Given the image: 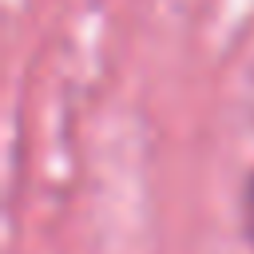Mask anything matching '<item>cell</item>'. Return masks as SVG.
<instances>
[{
    "instance_id": "1",
    "label": "cell",
    "mask_w": 254,
    "mask_h": 254,
    "mask_svg": "<svg viewBox=\"0 0 254 254\" xmlns=\"http://www.w3.org/2000/svg\"><path fill=\"white\" fill-rule=\"evenodd\" d=\"M242 234L254 250V171L246 175V187H242Z\"/></svg>"
}]
</instances>
